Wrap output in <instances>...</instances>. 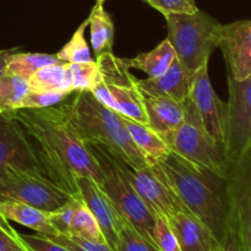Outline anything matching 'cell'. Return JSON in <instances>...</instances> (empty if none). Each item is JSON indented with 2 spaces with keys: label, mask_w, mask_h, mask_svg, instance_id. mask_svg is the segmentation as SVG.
Instances as JSON below:
<instances>
[{
  "label": "cell",
  "mask_w": 251,
  "mask_h": 251,
  "mask_svg": "<svg viewBox=\"0 0 251 251\" xmlns=\"http://www.w3.org/2000/svg\"><path fill=\"white\" fill-rule=\"evenodd\" d=\"M7 112L31 140L44 176L78 199V176H87L100 185V167L74 125L64 100L51 107Z\"/></svg>",
  "instance_id": "cell-1"
},
{
  "label": "cell",
  "mask_w": 251,
  "mask_h": 251,
  "mask_svg": "<svg viewBox=\"0 0 251 251\" xmlns=\"http://www.w3.org/2000/svg\"><path fill=\"white\" fill-rule=\"evenodd\" d=\"M156 166L186 210L222 243L227 235L229 221L226 176L174 152Z\"/></svg>",
  "instance_id": "cell-2"
},
{
  "label": "cell",
  "mask_w": 251,
  "mask_h": 251,
  "mask_svg": "<svg viewBox=\"0 0 251 251\" xmlns=\"http://www.w3.org/2000/svg\"><path fill=\"white\" fill-rule=\"evenodd\" d=\"M64 103L85 141L105 147L118 159L134 168L150 167L132 141L122 115L98 102L91 91H74Z\"/></svg>",
  "instance_id": "cell-3"
},
{
  "label": "cell",
  "mask_w": 251,
  "mask_h": 251,
  "mask_svg": "<svg viewBox=\"0 0 251 251\" xmlns=\"http://www.w3.org/2000/svg\"><path fill=\"white\" fill-rule=\"evenodd\" d=\"M85 142L102 173V183L100 186L103 193L108 196L123 220L126 221L140 234L153 244L152 230L156 217L147 208L130 184L129 179L123 173L119 159L105 147L96 142Z\"/></svg>",
  "instance_id": "cell-4"
},
{
  "label": "cell",
  "mask_w": 251,
  "mask_h": 251,
  "mask_svg": "<svg viewBox=\"0 0 251 251\" xmlns=\"http://www.w3.org/2000/svg\"><path fill=\"white\" fill-rule=\"evenodd\" d=\"M167 39L178 60L191 73L208 64L210 56L220 43L221 24L199 9L194 14L167 15Z\"/></svg>",
  "instance_id": "cell-5"
},
{
  "label": "cell",
  "mask_w": 251,
  "mask_h": 251,
  "mask_svg": "<svg viewBox=\"0 0 251 251\" xmlns=\"http://www.w3.org/2000/svg\"><path fill=\"white\" fill-rule=\"evenodd\" d=\"M183 104L185 120L178 129L163 137L167 145L172 152L183 158L226 176L229 159L226 154L225 146L207 134L190 98H186Z\"/></svg>",
  "instance_id": "cell-6"
},
{
  "label": "cell",
  "mask_w": 251,
  "mask_h": 251,
  "mask_svg": "<svg viewBox=\"0 0 251 251\" xmlns=\"http://www.w3.org/2000/svg\"><path fill=\"white\" fill-rule=\"evenodd\" d=\"M226 179L229 203L228 229L239 251H251V150L229 161Z\"/></svg>",
  "instance_id": "cell-7"
},
{
  "label": "cell",
  "mask_w": 251,
  "mask_h": 251,
  "mask_svg": "<svg viewBox=\"0 0 251 251\" xmlns=\"http://www.w3.org/2000/svg\"><path fill=\"white\" fill-rule=\"evenodd\" d=\"M75 196L43 173H19L0 179V201H16L50 213Z\"/></svg>",
  "instance_id": "cell-8"
},
{
  "label": "cell",
  "mask_w": 251,
  "mask_h": 251,
  "mask_svg": "<svg viewBox=\"0 0 251 251\" xmlns=\"http://www.w3.org/2000/svg\"><path fill=\"white\" fill-rule=\"evenodd\" d=\"M228 92L225 149L233 161L251 150V77L237 81L228 76Z\"/></svg>",
  "instance_id": "cell-9"
},
{
  "label": "cell",
  "mask_w": 251,
  "mask_h": 251,
  "mask_svg": "<svg viewBox=\"0 0 251 251\" xmlns=\"http://www.w3.org/2000/svg\"><path fill=\"white\" fill-rule=\"evenodd\" d=\"M19 173L43 171L31 140L19 122L9 112H0V179Z\"/></svg>",
  "instance_id": "cell-10"
},
{
  "label": "cell",
  "mask_w": 251,
  "mask_h": 251,
  "mask_svg": "<svg viewBox=\"0 0 251 251\" xmlns=\"http://www.w3.org/2000/svg\"><path fill=\"white\" fill-rule=\"evenodd\" d=\"M123 173L145 205L154 217H166L167 220L180 211H186L169 184L162 176L156 164L145 168H134L119 159Z\"/></svg>",
  "instance_id": "cell-11"
},
{
  "label": "cell",
  "mask_w": 251,
  "mask_h": 251,
  "mask_svg": "<svg viewBox=\"0 0 251 251\" xmlns=\"http://www.w3.org/2000/svg\"><path fill=\"white\" fill-rule=\"evenodd\" d=\"M189 98L207 134L225 146L227 102H223L213 90L208 76V64L201 66L195 73Z\"/></svg>",
  "instance_id": "cell-12"
},
{
  "label": "cell",
  "mask_w": 251,
  "mask_h": 251,
  "mask_svg": "<svg viewBox=\"0 0 251 251\" xmlns=\"http://www.w3.org/2000/svg\"><path fill=\"white\" fill-rule=\"evenodd\" d=\"M218 48L225 56L228 76L237 81L251 77V20L221 25Z\"/></svg>",
  "instance_id": "cell-13"
},
{
  "label": "cell",
  "mask_w": 251,
  "mask_h": 251,
  "mask_svg": "<svg viewBox=\"0 0 251 251\" xmlns=\"http://www.w3.org/2000/svg\"><path fill=\"white\" fill-rule=\"evenodd\" d=\"M76 184L78 196L95 216L107 244L112 248L113 251H117L119 229L124 222L123 217L118 213L114 205L110 202L108 196L103 193L100 186L95 180L87 176H78L76 179Z\"/></svg>",
  "instance_id": "cell-14"
},
{
  "label": "cell",
  "mask_w": 251,
  "mask_h": 251,
  "mask_svg": "<svg viewBox=\"0 0 251 251\" xmlns=\"http://www.w3.org/2000/svg\"><path fill=\"white\" fill-rule=\"evenodd\" d=\"M194 77L195 73L188 70L178 58H176L166 73L157 77H146L144 80L137 78V86L145 96H162L184 103L190 95Z\"/></svg>",
  "instance_id": "cell-15"
},
{
  "label": "cell",
  "mask_w": 251,
  "mask_h": 251,
  "mask_svg": "<svg viewBox=\"0 0 251 251\" xmlns=\"http://www.w3.org/2000/svg\"><path fill=\"white\" fill-rule=\"evenodd\" d=\"M168 221L181 251H216L221 247L210 229L190 212H176Z\"/></svg>",
  "instance_id": "cell-16"
},
{
  "label": "cell",
  "mask_w": 251,
  "mask_h": 251,
  "mask_svg": "<svg viewBox=\"0 0 251 251\" xmlns=\"http://www.w3.org/2000/svg\"><path fill=\"white\" fill-rule=\"evenodd\" d=\"M145 107L149 119L147 125L162 137L178 129L185 120L184 104L172 98L145 96Z\"/></svg>",
  "instance_id": "cell-17"
},
{
  "label": "cell",
  "mask_w": 251,
  "mask_h": 251,
  "mask_svg": "<svg viewBox=\"0 0 251 251\" xmlns=\"http://www.w3.org/2000/svg\"><path fill=\"white\" fill-rule=\"evenodd\" d=\"M105 85L110 93V109L135 122L142 124L149 123L145 107V95L137 86V78L124 85Z\"/></svg>",
  "instance_id": "cell-18"
},
{
  "label": "cell",
  "mask_w": 251,
  "mask_h": 251,
  "mask_svg": "<svg viewBox=\"0 0 251 251\" xmlns=\"http://www.w3.org/2000/svg\"><path fill=\"white\" fill-rule=\"evenodd\" d=\"M123 119L132 141L144 154L150 166L159 163L172 153L171 147L167 145L166 140L152 130L149 125L125 117H123Z\"/></svg>",
  "instance_id": "cell-19"
},
{
  "label": "cell",
  "mask_w": 251,
  "mask_h": 251,
  "mask_svg": "<svg viewBox=\"0 0 251 251\" xmlns=\"http://www.w3.org/2000/svg\"><path fill=\"white\" fill-rule=\"evenodd\" d=\"M0 213L7 221L25 226L38 234L47 235V237L58 234L50 225L48 213L26 203L16 202V201H0Z\"/></svg>",
  "instance_id": "cell-20"
},
{
  "label": "cell",
  "mask_w": 251,
  "mask_h": 251,
  "mask_svg": "<svg viewBox=\"0 0 251 251\" xmlns=\"http://www.w3.org/2000/svg\"><path fill=\"white\" fill-rule=\"evenodd\" d=\"M176 58V51L166 38L152 50L137 54L134 58H122V60L129 69L144 71L147 77H157L168 70Z\"/></svg>",
  "instance_id": "cell-21"
},
{
  "label": "cell",
  "mask_w": 251,
  "mask_h": 251,
  "mask_svg": "<svg viewBox=\"0 0 251 251\" xmlns=\"http://www.w3.org/2000/svg\"><path fill=\"white\" fill-rule=\"evenodd\" d=\"M28 83L31 91L36 92H74L69 63L65 61L43 66L28 78Z\"/></svg>",
  "instance_id": "cell-22"
},
{
  "label": "cell",
  "mask_w": 251,
  "mask_h": 251,
  "mask_svg": "<svg viewBox=\"0 0 251 251\" xmlns=\"http://www.w3.org/2000/svg\"><path fill=\"white\" fill-rule=\"evenodd\" d=\"M87 20L91 32V44L96 58L103 54L113 53L114 24L103 4L96 2Z\"/></svg>",
  "instance_id": "cell-23"
},
{
  "label": "cell",
  "mask_w": 251,
  "mask_h": 251,
  "mask_svg": "<svg viewBox=\"0 0 251 251\" xmlns=\"http://www.w3.org/2000/svg\"><path fill=\"white\" fill-rule=\"evenodd\" d=\"M56 63H61L56 54L21 53L19 50L10 56L5 74L20 76L28 80L41 68Z\"/></svg>",
  "instance_id": "cell-24"
},
{
  "label": "cell",
  "mask_w": 251,
  "mask_h": 251,
  "mask_svg": "<svg viewBox=\"0 0 251 251\" xmlns=\"http://www.w3.org/2000/svg\"><path fill=\"white\" fill-rule=\"evenodd\" d=\"M68 234L78 235V237L86 238V239L93 240V242L107 243L95 216L92 215V212L88 210V207L81 199H77L76 201Z\"/></svg>",
  "instance_id": "cell-25"
},
{
  "label": "cell",
  "mask_w": 251,
  "mask_h": 251,
  "mask_svg": "<svg viewBox=\"0 0 251 251\" xmlns=\"http://www.w3.org/2000/svg\"><path fill=\"white\" fill-rule=\"evenodd\" d=\"M29 90L27 78L9 74L2 75L0 77V112L17 109Z\"/></svg>",
  "instance_id": "cell-26"
},
{
  "label": "cell",
  "mask_w": 251,
  "mask_h": 251,
  "mask_svg": "<svg viewBox=\"0 0 251 251\" xmlns=\"http://www.w3.org/2000/svg\"><path fill=\"white\" fill-rule=\"evenodd\" d=\"M86 27H88V20L86 19L80 26L74 32L70 41L56 53V56L61 61H65L69 64L75 63H88L92 61V55H91L90 47L85 38Z\"/></svg>",
  "instance_id": "cell-27"
},
{
  "label": "cell",
  "mask_w": 251,
  "mask_h": 251,
  "mask_svg": "<svg viewBox=\"0 0 251 251\" xmlns=\"http://www.w3.org/2000/svg\"><path fill=\"white\" fill-rule=\"evenodd\" d=\"M69 69L73 78L74 91H91L103 81L100 66L96 60L69 64Z\"/></svg>",
  "instance_id": "cell-28"
},
{
  "label": "cell",
  "mask_w": 251,
  "mask_h": 251,
  "mask_svg": "<svg viewBox=\"0 0 251 251\" xmlns=\"http://www.w3.org/2000/svg\"><path fill=\"white\" fill-rule=\"evenodd\" d=\"M117 251H159L156 245L140 234L131 225L124 221L119 229Z\"/></svg>",
  "instance_id": "cell-29"
},
{
  "label": "cell",
  "mask_w": 251,
  "mask_h": 251,
  "mask_svg": "<svg viewBox=\"0 0 251 251\" xmlns=\"http://www.w3.org/2000/svg\"><path fill=\"white\" fill-rule=\"evenodd\" d=\"M152 240L159 251H181L178 238L166 217H156Z\"/></svg>",
  "instance_id": "cell-30"
},
{
  "label": "cell",
  "mask_w": 251,
  "mask_h": 251,
  "mask_svg": "<svg viewBox=\"0 0 251 251\" xmlns=\"http://www.w3.org/2000/svg\"><path fill=\"white\" fill-rule=\"evenodd\" d=\"M73 93V92H71ZM71 93L60 92V91H49V92H36L31 91L25 96L24 100L20 103L17 109L21 108H29V109H36V108H47L51 107L65 100Z\"/></svg>",
  "instance_id": "cell-31"
},
{
  "label": "cell",
  "mask_w": 251,
  "mask_h": 251,
  "mask_svg": "<svg viewBox=\"0 0 251 251\" xmlns=\"http://www.w3.org/2000/svg\"><path fill=\"white\" fill-rule=\"evenodd\" d=\"M48 238L59 243L63 247L68 248L70 251H113L107 243L93 242V240L86 239V238L78 237V235L55 234L48 235Z\"/></svg>",
  "instance_id": "cell-32"
},
{
  "label": "cell",
  "mask_w": 251,
  "mask_h": 251,
  "mask_svg": "<svg viewBox=\"0 0 251 251\" xmlns=\"http://www.w3.org/2000/svg\"><path fill=\"white\" fill-rule=\"evenodd\" d=\"M0 251H29L20 238V233L12 228L9 221L0 213Z\"/></svg>",
  "instance_id": "cell-33"
},
{
  "label": "cell",
  "mask_w": 251,
  "mask_h": 251,
  "mask_svg": "<svg viewBox=\"0 0 251 251\" xmlns=\"http://www.w3.org/2000/svg\"><path fill=\"white\" fill-rule=\"evenodd\" d=\"M146 2L164 16L172 14H194L199 10L195 0H146Z\"/></svg>",
  "instance_id": "cell-34"
},
{
  "label": "cell",
  "mask_w": 251,
  "mask_h": 251,
  "mask_svg": "<svg viewBox=\"0 0 251 251\" xmlns=\"http://www.w3.org/2000/svg\"><path fill=\"white\" fill-rule=\"evenodd\" d=\"M78 198H73L69 202L61 206L58 210L48 213V218L50 221V225L53 226L54 229L58 234H68L70 229L71 218H73L74 210H75L76 201Z\"/></svg>",
  "instance_id": "cell-35"
},
{
  "label": "cell",
  "mask_w": 251,
  "mask_h": 251,
  "mask_svg": "<svg viewBox=\"0 0 251 251\" xmlns=\"http://www.w3.org/2000/svg\"><path fill=\"white\" fill-rule=\"evenodd\" d=\"M20 238L24 242V244L28 248L29 251H70L68 248L51 240L50 238L38 234V233L37 234H22V233H20Z\"/></svg>",
  "instance_id": "cell-36"
},
{
  "label": "cell",
  "mask_w": 251,
  "mask_h": 251,
  "mask_svg": "<svg viewBox=\"0 0 251 251\" xmlns=\"http://www.w3.org/2000/svg\"><path fill=\"white\" fill-rule=\"evenodd\" d=\"M19 50H20V48L1 49V50H0V77H1L2 75H5V73H6V65H7V61H9L10 56Z\"/></svg>",
  "instance_id": "cell-37"
},
{
  "label": "cell",
  "mask_w": 251,
  "mask_h": 251,
  "mask_svg": "<svg viewBox=\"0 0 251 251\" xmlns=\"http://www.w3.org/2000/svg\"><path fill=\"white\" fill-rule=\"evenodd\" d=\"M104 1H105V0H97L96 2H100V4H104Z\"/></svg>",
  "instance_id": "cell-38"
},
{
  "label": "cell",
  "mask_w": 251,
  "mask_h": 251,
  "mask_svg": "<svg viewBox=\"0 0 251 251\" xmlns=\"http://www.w3.org/2000/svg\"><path fill=\"white\" fill-rule=\"evenodd\" d=\"M142 1H145V2H146V0H142Z\"/></svg>",
  "instance_id": "cell-39"
}]
</instances>
